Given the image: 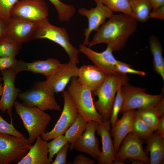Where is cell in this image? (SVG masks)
Returning a JSON list of instances; mask_svg holds the SVG:
<instances>
[{"instance_id":"cell-45","label":"cell","mask_w":164,"mask_h":164,"mask_svg":"<svg viewBox=\"0 0 164 164\" xmlns=\"http://www.w3.org/2000/svg\"><path fill=\"white\" fill-rule=\"evenodd\" d=\"M3 90V85L2 84L0 83V97H1Z\"/></svg>"},{"instance_id":"cell-15","label":"cell","mask_w":164,"mask_h":164,"mask_svg":"<svg viewBox=\"0 0 164 164\" xmlns=\"http://www.w3.org/2000/svg\"><path fill=\"white\" fill-rule=\"evenodd\" d=\"M1 72L3 80V90L0 99V110L6 112L12 116V107L20 90L15 85V81L17 73L12 68L7 69Z\"/></svg>"},{"instance_id":"cell-17","label":"cell","mask_w":164,"mask_h":164,"mask_svg":"<svg viewBox=\"0 0 164 164\" xmlns=\"http://www.w3.org/2000/svg\"><path fill=\"white\" fill-rule=\"evenodd\" d=\"M99 124L93 121L87 122L85 131L74 145V149L90 155L96 160L99 158L101 152L99 140L95 136Z\"/></svg>"},{"instance_id":"cell-4","label":"cell","mask_w":164,"mask_h":164,"mask_svg":"<svg viewBox=\"0 0 164 164\" xmlns=\"http://www.w3.org/2000/svg\"><path fill=\"white\" fill-rule=\"evenodd\" d=\"M36 23L33 40L47 39L51 41L64 49L69 57L70 61L77 64L79 63V50L70 43L69 35L65 28L52 25L47 18Z\"/></svg>"},{"instance_id":"cell-25","label":"cell","mask_w":164,"mask_h":164,"mask_svg":"<svg viewBox=\"0 0 164 164\" xmlns=\"http://www.w3.org/2000/svg\"><path fill=\"white\" fill-rule=\"evenodd\" d=\"M87 124V122L79 114L74 122L65 132L64 136L70 145V151H73L75 143L85 131Z\"/></svg>"},{"instance_id":"cell-36","label":"cell","mask_w":164,"mask_h":164,"mask_svg":"<svg viewBox=\"0 0 164 164\" xmlns=\"http://www.w3.org/2000/svg\"><path fill=\"white\" fill-rule=\"evenodd\" d=\"M132 66L127 63L117 64L116 66V69L119 73L126 74L127 73H132L144 76L145 75V72L132 68Z\"/></svg>"},{"instance_id":"cell-21","label":"cell","mask_w":164,"mask_h":164,"mask_svg":"<svg viewBox=\"0 0 164 164\" xmlns=\"http://www.w3.org/2000/svg\"><path fill=\"white\" fill-rule=\"evenodd\" d=\"M47 144V141L41 136H38L26 154L17 164H52L53 160L49 158Z\"/></svg>"},{"instance_id":"cell-23","label":"cell","mask_w":164,"mask_h":164,"mask_svg":"<svg viewBox=\"0 0 164 164\" xmlns=\"http://www.w3.org/2000/svg\"><path fill=\"white\" fill-rule=\"evenodd\" d=\"M145 152L149 153L150 164H160L164 160V138L157 132L145 140Z\"/></svg>"},{"instance_id":"cell-1","label":"cell","mask_w":164,"mask_h":164,"mask_svg":"<svg viewBox=\"0 0 164 164\" xmlns=\"http://www.w3.org/2000/svg\"><path fill=\"white\" fill-rule=\"evenodd\" d=\"M138 22L132 16L122 13L114 14L96 31L88 46L104 43L113 52L119 51L136 31Z\"/></svg>"},{"instance_id":"cell-34","label":"cell","mask_w":164,"mask_h":164,"mask_svg":"<svg viewBox=\"0 0 164 164\" xmlns=\"http://www.w3.org/2000/svg\"><path fill=\"white\" fill-rule=\"evenodd\" d=\"M10 122L8 123L4 119L0 114V133L9 134L16 137L23 138L24 136L14 127L12 116H10Z\"/></svg>"},{"instance_id":"cell-3","label":"cell","mask_w":164,"mask_h":164,"mask_svg":"<svg viewBox=\"0 0 164 164\" xmlns=\"http://www.w3.org/2000/svg\"><path fill=\"white\" fill-rule=\"evenodd\" d=\"M14 107L28 132L29 140L32 143L45 132L51 119L50 116L36 107L27 106L18 101H15Z\"/></svg>"},{"instance_id":"cell-18","label":"cell","mask_w":164,"mask_h":164,"mask_svg":"<svg viewBox=\"0 0 164 164\" xmlns=\"http://www.w3.org/2000/svg\"><path fill=\"white\" fill-rule=\"evenodd\" d=\"M61 64L58 60L54 58H48L44 60H39L32 62L17 60L12 68L17 74L22 71H28L42 74L47 77Z\"/></svg>"},{"instance_id":"cell-32","label":"cell","mask_w":164,"mask_h":164,"mask_svg":"<svg viewBox=\"0 0 164 164\" xmlns=\"http://www.w3.org/2000/svg\"><path fill=\"white\" fill-rule=\"evenodd\" d=\"M121 87L117 90L113 104L109 119L111 125L113 128L118 120V115L120 113L123 101Z\"/></svg>"},{"instance_id":"cell-7","label":"cell","mask_w":164,"mask_h":164,"mask_svg":"<svg viewBox=\"0 0 164 164\" xmlns=\"http://www.w3.org/2000/svg\"><path fill=\"white\" fill-rule=\"evenodd\" d=\"M123 101L120 113L153 106L164 98L163 91L157 95L147 94L146 89L128 83L121 87Z\"/></svg>"},{"instance_id":"cell-28","label":"cell","mask_w":164,"mask_h":164,"mask_svg":"<svg viewBox=\"0 0 164 164\" xmlns=\"http://www.w3.org/2000/svg\"><path fill=\"white\" fill-rule=\"evenodd\" d=\"M21 47L22 44L7 36L0 41V57L16 56Z\"/></svg>"},{"instance_id":"cell-6","label":"cell","mask_w":164,"mask_h":164,"mask_svg":"<svg viewBox=\"0 0 164 164\" xmlns=\"http://www.w3.org/2000/svg\"><path fill=\"white\" fill-rule=\"evenodd\" d=\"M54 93L45 81H40L35 82L29 90L20 92L18 97L27 106L36 107L44 111H60V107L56 100Z\"/></svg>"},{"instance_id":"cell-43","label":"cell","mask_w":164,"mask_h":164,"mask_svg":"<svg viewBox=\"0 0 164 164\" xmlns=\"http://www.w3.org/2000/svg\"><path fill=\"white\" fill-rule=\"evenodd\" d=\"M154 106L157 110L160 117L164 116V98Z\"/></svg>"},{"instance_id":"cell-39","label":"cell","mask_w":164,"mask_h":164,"mask_svg":"<svg viewBox=\"0 0 164 164\" xmlns=\"http://www.w3.org/2000/svg\"><path fill=\"white\" fill-rule=\"evenodd\" d=\"M95 163L94 160L82 154L77 155L73 162V164H94Z\"/></svg>"},{"instance_id":"cell-12","label":"cell","mask_w":164,"mask_h":164,"mask_svg":"<svg viewBox=\"0 0 164 164\" xmlns=\"http://www.w3.org/2000/svg\"><path fill=\"white\" fill-rule=\"evenodd\" d=\"M79 50L80 52L85 55L92 62L94 65L108 75L119 73L116 66L124 63L116 59L113 51L108 46L104 50L98 52L82 44L79 45Z\"/></svg>"},{"instance_id":"cell-14","label":"cell","mask_w":164,"mask_h":164,"mask_svg":"<svg viewBox=\"0 0 164 164\" xmlns=\"http://www.w3.org/2000/svg\"><path fill=\"white\" fill-rule=\"evenodd\" d=\"M78 72L77 64L69 61L67 63H61L46 77L45 81L54 93L62 92L71 79L78 77Z\"/></svg>"},{"instance_id":"cell-37","label":"cell","mask_w":164,"mask_h":164,"mask_svg":"<svg viewBox=\"0 0 164 164\" xmlns=\"http://www.w3.org/2000/svg\"><path fill=\"white\" fill-rule=\"evenodd\" d=\"M70 147V145L69 144L63 146L56 154V158L52 164H71L68 162L67 159V152Z\"/></svg>"},{"instance_id":"cell-35","label":"cell","mask_w":164,"mask_h":164,"mask_svg":"<svg viewBox=\"0 0 164 164\" xmlns=\"http://www.w3.org/2000/svg\"><path fill=\"white\" fill-rule=\"evenodd\" d=\"M20 0H0V19L7 23L11 17L14 6Z\"/></svg>"},{"instance_id":"cell-2","label":"cell","mask_w":164,"mask_h":164,"mask_svg":"<svg viewBox=\"0 0 164 164\" xmlns=\"http://www.w3.org/2000/svg\"><path fill=\"white\" fill-rule=\"evenodd\" d=\"M129 80L126 74L108 75L102 85L92 92L98 97L97 100L94 101V105L103 121H109L117 91L120 87L128 83Z\"/></svg>"},{"instance_id":"cell-11","label":"cell","mask_w":164,"mask_h":164,"mask_svg":"<svg viewBox=\"0 0 164 164\" xmlns=\"http://www.w3.org/2000/svg\"><path fill=\"white\" fill-rule=\"evenodd\" d=\"M96 6L90 9L84 7L79 9L78 12L81 15L86 17L88 24L84 33V36L83 44L88 45L90 35L93 31H97L105 22L107 19L110 18L114 14L107 6L97 0L94 1Z\"/></svg>"},{"instance_id":"cell-38","label":"cell","mask_w":164,"mask_h":164,"mask_svg":"<svg viewBox=\"0 0 164 164\" xmlns=\"http://www.w3.org/2000/svg\"><path fill=\"white\" fill-rule=\"evenodd\" d=\"M17 60L15 56L0 57V71L12 68Z\"/></svg>"},{"instance_id":"cell-24","label":"cell","mask_w":164,"mask_h":164,"mask_svg":"<svg viewBox=\"0 0 164 164\" xmlns=\"http://www.w3.org/2000/svg\"><path fill=\"white\" fill-rule=\"evenodd\" d=\"M149 41L150 50L153 56L154 70L164 81V59L162 45L158 38L154 35L151 36Z\"/></svg>"},{"instance_id":"cell-10","label":"cell","mask_w":164,"mask_h":164,"mask_svg":"<svg viewBox=\"0 0 164 164\" xmlns=\"http://www.w3.org/2000/svg\"><path fill=\"white\" fill-rule=\"evenodd\" d=\"M49 9L44 0H20L12 8L11 16L37 22L47 18Z\"/></svg>"},{"instance_id":"cell-13","label":"cell","mask_w":164,"mask_h":164,"mask_svg":"<svg viewBox=\"0 0 164 164\" xmlns=\"http://www.w3.org/2000/svg\"><path fill=\"white\" fill-rule=\"evenodd\" d=\"M142 141L132 132L129 133L122 141L116 153V160L137 159L149 164L150 160L142 147Z\"/></svg>"},{"instance_id":"cell-9","label":"cell","mask_w":164,"mask_h":164,"mask_svg":"<svg viewBox=\"0 0 164 164\" xmlns=\"http://www.w3.org/2000/svg\"><path fill=\"white\" fill-rule=\"evenodd\" d=\"M62 93L64 105L61 115L53 128L40 135L47 141L63 135L75 121L79 113L76 106L67 91Z\"/></svg>"},{"instance_id":"cell-19","label":"cell","mask_w":164,"mask_h":164,"mask_svg":"<svg viewBox=\"0 0 164 164\" xmlns=\"http://www.w3.org/2000/svg\"><path fill=\"white\" fill-rule=\"evenodd\" d=\"M111 126L109 121H103L99 124L96 131L101 138L102 145L101 154L97 160L98 164H113L116 160V153L110 133Z\"/></svg>"},{"instance_id":"cell-33","label":"cell","mask_w":164,"mask_h":164,"mask_svg":"<svg viewBox=\"0 0 164 164\" xmlns=\"http://www.w3.org/2000/svg\"><path fill=\"white\" fill-rule=\"evenodd\" d=\"M68 144L64 135H62L54 138L48 142L47 146L49 152V157L53 159L54 155L63 146Z\"/></svg>"},{"instance_id":"cell-26","label":"cell","mask_w":164,"mask_h":164,"mask_svg":"<svg viewBox=\"0 0 164 164\" xmlns=\"http://www.w3.org/2000/svg\"><path fill=\"white\" fill-rule=\"evenodd\" d=\"M132 16L138 22H144L149 18L152 10L149 0H129Z\"/></svg>"},{"instance_id":"cell-8","label":"cell","mask_w":164,"mask_h":164,"mask_svg":"<svg viewBox=\"0 0 164 164\" xmlns=\"http://www.w3.org/2000/svg\"><path fill=\"white\" fill-rule=\"evenodd\" d=\"M32 145L28 139L0 133V164L19 162Z\"/></svg>"},{"instance_id":"cell-20","label":"cell","mask_w":164,"mask_h":164,"mask_svg":"<svg viewBox=\"0 0 164 164\" xmlns=\"http://www.w3.org/2000/svg\"><path fill=\"white\" fill-rule=\"evenodd\" d=\"M108 76L94 65H84L79 68L77 78L82 85L92 92L102 85Z\"/></svg>"},{"instance_id":"cell-27","label":"cell","mask_w":164,"mask_h":164,"mask_svg":"<svg viewBox=\"0 0 164 164\" xmlns=\"http://www.w3.org/2000/svg\"><path fill=\"white\" fill-rule=\"evenodd\" d=\"M137 109L135 114L138 116L154 132L156 130L157 125L160 118L155 106Z\"/></svg>"},{"instance_id":"cell-16","label":"cell","mask_w":164,"mask_h":164,"mask_svg":"<svg viewBox=\"0 0 164 164\" xmlns=\"http://www.w3.org/2000/svg\"><path fill=\"white\" fill-rule=\"evenodd\" d=\"M36 22L11 16L7 22L8 36L22 44L33 40Z\"/></svg>"},{"instance_id":"cell-5","label":"cell","mask_w":164,"mask_h":164,"mask_svg":"<svg viewBox=\"0 0 164 164\" xmlns=\"http://www.w3.org/2000/svg\"><path fill=\"white\" fill-rule=\"evenodd\" d=\"M67 91L75 104L79 114L87 122L94 121L99 123L103 119L96 109L92 97V92L82 85L77 77L71 80Z\"/></svg>"},{"instance_id":"cell-30","label":"cell","mask_w":164,"mask_h":164,"mask_svg":"<svg viewBox=\"0 0 164 164\" xmlns=\"http://www.w3.org/2000/svg\"><path fill=\"white\" fill-rule=\"evenodd\" d=\"M138 116L134 114L132 124L131 132L141 139L145 141L154 133Z\"/></svg>"},{"instance_id":"cell-31","label":"cell","mask_w":164,"mask_h":164,"mask_svg":"<svg viewBox=\"0 0 164 164\" xmlns=\"http://www.w3.org/2000/svg\"><path fill=\"white\" fill-rule=\"evenodd\" d=\"M97 0L107 6L113 12H120L132 16V12L129 0Z\"/></svg>"},{"instance_id":"cell-42","label":"cell","mask_w":164,"mask_h":164,"mask_svg":"<svg viewBox=\"0 0 164 164\" xmlns=\"http://www.w3.org/2000/svg\"><path fill=\"white\" fill-rule=\"evenodd\" d=\"M156 132L164 138V116L160 117L158 121L157 127Z\"/></svg>"},{"instance_id":"cell-44","label":"cell","mask_w":164,"mask_h":164,"mask_svg":"<svg viewBox=\"0 0 164 164\" xmlns=\"http://www.w3.org/2000/svg\"><path fill=\"white\" fill-rule=\"evenodd\" d=\"M152 7V10L155 9L164 5V0H149Z\"/></svg>"},{"instance_id":"cell-29","label":"cell","mask_w":164,"mask_h":164,"mask_svg":"<svg viewBox=\"0 0 164 164\" xmlns=\"http://www.w3.org/2000/svg\"><path fill=\"white\" fill-rule=\"evenodd\" d=\"M54 6L58 13L59 21L67 22L74 15L76 9L73 5L65 3L60 0H48Z\"/></svg>"},{"instance_id":"cell-41","label":"cell","mask_w":164,"mask_h":164,"mask_svg":"<svg viewBox=\"0 0 164 164\" xmlns=\"http://www.w3.org/2000/svg\"><path fill=\"white\" fill-rule=\"evenodd\" d=\"M8 36L7 23L0 19V41Z\"/></svg>"},{"instance_id":"cell-22","label":"cell","mask_w":164,"mask_h":164,"mask_svg":"<svg viewBox=\"0 0 164 164\" xmlns=\"http://www.w3.org/2000/svg\"><path fill=\"white\" fill-rule=\"evenodd\" d=\"M135 110H131L123 113L121 118L117 120L114 126L110 131L111 136L113 138L114 146L116 153L124 138L131 132Z\"/></svg>"},{"instance_id":"cell-40","label":"cell","mask_w":164,"mask_h":164,"mask_svg":"<svg viewBox=\"0 0 164 164\" xmlns=\"http://www.w3.org/2000/svg\"><path fill=\"white\" fill-rule=\"evenodd\" d=\"M149 18L164 20V6H162L155 10H152L150 14Z\"/></svg>"},{"instance_id":"cell-46","label":"cell","mask_w":164,"mask_h":164,"mask_svg":"<svg viewBox=\"0 0 164 164\" xmlns=\"http://www.w3.org/2000/svg\"><path fill=\"white\" fill-rule=\"evenodd\" d=\"M2 78L0 76V82L2 81Z\"/></svg>"}]
</instances>
